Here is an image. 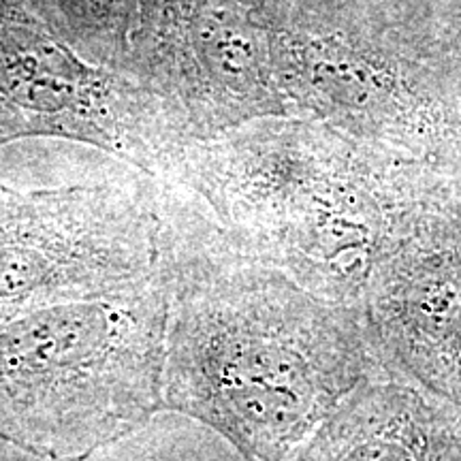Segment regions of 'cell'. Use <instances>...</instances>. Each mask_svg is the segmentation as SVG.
I'll use <instances>...</instances> for the list:
<instances>
[{"mask_svg":"<svg viewBox=\"0 0 461 461\" xmlns=\"http://www.w3.org/2000/svg\"><path fill=\"white\" fill-rule=\"evenodd\" d=\"M165 408L214 429L246 461H286L346 397L387 370L361 312L222 241L167 224Z\"/></svg>","mask_w":461,"mask_h":461,"instance_id":"cell-1","label":"cell"},{"mask_svg":"<svg viewBox=\"0 0 461 461\" xmlns=\"http://www.w3.org/2000/svg\"><path fill=\"white\" fill-rule=\"evenodd\" d=\"M154 180L197 194L241 257L355 310L384 250L436 197L434 184L322 154L276 129L190 143Z\"/></svg>","mask_w":461,"mask_h":461,"instance_id":"cell-2","label":"cell"},{"mask_svg":"<svg viewBox=\"0 0 461 461\" xmlns=\"http://www.w3.org/2000/svg\"><path fill=\"white\" fill-rule=\"evenodd\" d=\"M169 261L131 295L56 305L0 322V440L84 461L163 411Z\"/></svg>","mask_w":461,"mask_h":461,"instance_id":"cell-3","label":"cell"},{"mask_svg":"<svg viewBox=\"0 0 461 461\" xmlns=\"http://www.w3.org/2000/svg\"><path fill=\"white\" fill-rule=\"evenodd\" d=\"M167 276V221L118 182L22 193L0 182V322L140 293Z\"/></svg>","mask_w":461,"mask_h":461,"instance_id":"cell-4","label":"cell"},{"mask_svg":"<svg viewBox=\"0 0 461 461\" xmlns=\"http://www.w3.org/2000/svg\"><path fill=\"white\" fill-rule=\"evenodd\" d=\"M124 73L157 99L182 148L293 109L278 24L257 0H137Z\"/></svg>","mask_w":461,"mask_h":461,"instance_id":"cell-5","label":"cell"},{"mask_svg":"<svg viewBox=\"0 0 461 461\" xmlns=\"http://www.w3.org/2000/svg\"><path fill=\"white\" fill-rule=\"evenodd\" d=\"M31 137L86 143L149 177L182 148L135 79L86 58L22 0H0V148Z\"/></svg>","mask_w":461,"mask_h":461,"instance_id":"cell-6","label":"cell"},{"mask_svg":"<svg viewBox=\"0 0 461 461\" xmlns=\"http://www.w3.org/2000/svg\"><path fill=\"white\" fill-rule=\"evenodd\" d=\"M391 374L461 411V197L431 207L391 244L359 305Z\"/></svg>","mask_w":461,"mask_h":461,"instance_id":"cell-7","label":"cell"},{"mask_svg":"<svg viewBox=\"0 0 461 461\" xmlns=\"http://www.w3.org/2000/svg\"><path fill=\"white\" fill-rule=\"evenodd\" d=\"M280 77L291 107L391 146L417 148L436 115L393 68L336 37L278 24Z\"/></svg>","mask_w":461,"mask_h":461,"instance_id":"cell-8","label":"cell"},{"mask_svg":"<svg viewBox=\"0 0 461 461\" xmlns=\"http://www.w3.org/2000/svg\"><path fill=\"white\" fill-rule=\"evenodd\" d=\"M286 461H461V411L383 370Z\"/></svg>","mask_w":461,"mask_h":461,"instance_id":"cell-9","label":"cell"}]
</instances>
